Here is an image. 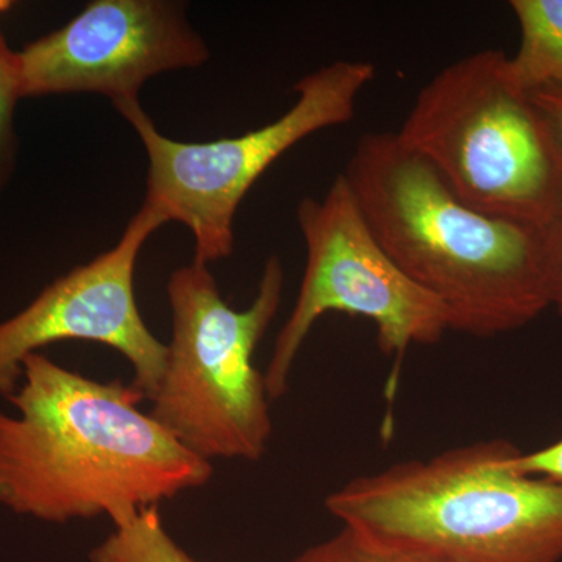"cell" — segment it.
Here are the masks:
<instances>
[{
  "mask_svg": "<svg viewBox=\"0 0 562 562\" xmlns=\"http://www.w3.org/2000/svg\"><path fill=\"white\" fill-rule=\"evenodd\" d=\"M168 217L144 203L113 249L74 268L38 297L0 322V397L20 386L25 358L61 341H90L120 351L133 368V386L154 397L168 360V344L155 338L135 297V269L147 239Z\"/></svg>",
  "mask_w": 562,
  "mask_h": 562,
  "instance_id": "9",
  "label": "cell"
},
{
  "mask_svg": "<svg viewBox=\"0 0 562 562\" xmlns=\"http://www.w3.org/2000/svg\"><path fill=\"white\" fill-rule=\"evenodd\" d=\"M528 94L546 122L554 146L562 158V90L560 88H541V90L531 91Z\"/></svg>",
  "mask_w": 562,
  "mask_h": 562,
  "instance_id": "16",
  "label": "cell"
},
{
  "mask_svg": "<svg viewBox=\"0 0 562 562\" xmlns=\"http://www.w3.org/2000/svg\"><path fill=\"white\" fill-rule=\"evenodd\" d=\"M395 133L473 209L539 231L561 220L562 158L505 52L439 70Z\"/></svg>",
  "mask_w": 562,
  "mask_h": 562,
  "instance_id": "4",
  "label": "cell"
},
{
  "mask_svg": "<svg viewBox=\"0 0 562 562\" xmlns=\"http://www.w3.org/2000/svg\"><path fill=\"white\" fill-rule=\"evenodd\" d=\"M373 76L371 63H331L295 83L297 101L279 120L210 143L168 138L139 101L117 103L149 161L144 203L190 228L199 265L231 257L236 213L250 188L295 144L353 120L358 98Z\"/></svg>",
  "mask_w": 562,
  "mask_h": 562,
  "instance_id": "6",
  "label": "cell"
},
{
  "mask_svg": "<svg viewBox=\"0 0 562 562\" xmlns=\"http://www.w3.org/2000/svg\"><path fill=\"white\" fill-rule=\"evenodd\" d=\"M519 49L508 57L509 76L525 92L562 90V0H513Z\"/></svg>",
  "mask_w": 562,
  "mask_h": 562,
  "instance_id": "10",
  "label": "cell"
},
{
  "mask_svg": "<svg viewBox=\"0 0 562 562\" xmlns=\"http://www.w3.org/2000/svg\"><path fill=\"white\" fill-rule=\"evenodd\" d=\"M392 261L446 310L450 330L491 338L549 308L542 231L473 209L395 132H371L342 172Z\"/></svg>",
  "mask_w": 562,
  "mask_h": 562,
  "instance_id": "2",
  "label": "cell"
},
{
  "mask_svg": "<svg viewBox=\"0 0 562 562\" xmlns=\"http://www.w3.org/2000/svg\"><path fill=\"white\" fill-rule=\"evenodd\" d=\"M492 439L358 476L325 498L376 541L443 562H561L562 484L503 465Z\"/></svg>",
  "mask_w": 562,
  "mask_h": 562,
  "instance_id": "3",
  "label": "cell"
},
{
  "mask_svg": "<svg viewBox=\"0 0 562 562\" xmlns=\"http://www.w3.org/2000/svg\"><path fill=\"white\" fill-rule=\"evenodd\" d=\"M146 395L99 382L33 353L0 409V506L68 524L106 516L114 527L205 486L213 464L181 446L150 413Z\"/></svg>",
  "mask_w": 562,
  "mask_h": 562,
  "instance_id": "1",
  "label": "cell"
},
{
  "mask_svg": "<svg viewBox=\"0 0 562 562\" xmlns=\"http://www.w3.org/2000/svg\"><path fill=\"white\" fill-rule=\"evenodd\" d=\"M10 9V2L0 0V11ZM20 81H18L14 52L9 49L0 35V191L5 187L14 157H16V135H14V106L20 101Z\"/></svg>",
  "mask_w": 562,
  "mask_h": 562,
  "instance_id": "13",
  "label": "cell"
},
{
  "mask_svg": "<svg viewBox=\"0 0 562 562\" xmlns=\"http://www.w3.org/2000/svg\"><path fill=\"white\" fill-rule=\"evenodd\" d=\"M297 222L306 247L305 272L266 368L269 401L286 394L303 342L328 313L351 314L376 325L380 349L395 358L390 380L394 386L409 347L432 346L450 331L446 310L380 246L342 173L324 199L299 203Z\"/></svg>",
  "mask_w": 562,
  "mask_h": 562,
  "instance_id": "7",
  "label": "cell"
},
{
  "mask_svg": "<svg viewBox=\"0 0 562 562\" xmlns=\"http://www.w3.org/2000/svg\"><path fill=\"white\" fill-rule=\"evenodd\" d=\"M502 462L508 471L519 475L536 476L562 484V438L527 453L520 452L513 443Z\"/></svg>",
  "mask_w": 562,
  "mask_h": 562,
  "instance_id": "14",
  "label": "cell"
},
{
  "mask_svg": "<svg viewBox=\"0 0 562 562\" xmlns=\"http://www.w3.org/2000/svg\"><path fill=\"white\" fill-rule=\"evenodd\" d=\"M187 7L166 0H95L58 31L14 52L21 98L94 92L113 105L139 101L143 85L209 60Z\"/></svg>",
  "mask_w": 562,
  "mask_h": 562,
  "instance_id": "8",
  "label": "cell"
},
{
  "mask_svg": "<svg viewBox=\"0 0 562 562\" xmlns=\"http://www.w3.org/2000/svg\"><path fill=\"white\" fill-rule=\"evenodd\" d=\"M283 268L271 257L249 308L222 299L209 268L192 261L168 283L172 339L150 416L202 460L260 461L272 436L265 373L254 355L281 303Z\"/></svg>",
  "mask_w": 562,
  "mask_h": 562,
  "instance_id": "5",
  "label": "cell"
},
{
  "mask_svg": "<svg viewBox=\"0 0 562 562\" xmlns=\"http://www.w3.org/2000/svg\"><path fill=\"white\" fill-rule=\"evenodd\" d=\"M90 562H201L166 530L158 508L143 509L90 553Z\"/></svg>",
  "mask_w": 562,
  "mask_h": 562,
  "instance_id": "11",
  "label": "cell"
},
{
  "mask_svg": "<svg viewBox=\"0 0 562 562\" xmlns=\"http://www.w3.org/2000/svg\"><path fill=\"white\" fill-rule=\"evenodd\" d=\"M542 271L549 308L562 316V217L542 231Z\"/></svg>",
  "mask_w": 562,
  "mask_h": 562,
  "instance_id": "15",
  "label": "cell"
},
{
  "mask_svg": "<svg viewBox=\"0 0 562 562\" xmlns=\"http://www.w3.org/2000/svg\"><path fill=\"white\" fill-rule=\"evenodd\" d=\"M291 562H443L428 554L413 552L369 538L349 527L325 541L314 543Z\"/></svg>",
  "mask_w": 562,
  "mask_h": 562,
  "instance_id": "12",
  "label": "cell"
}]
</instances>
